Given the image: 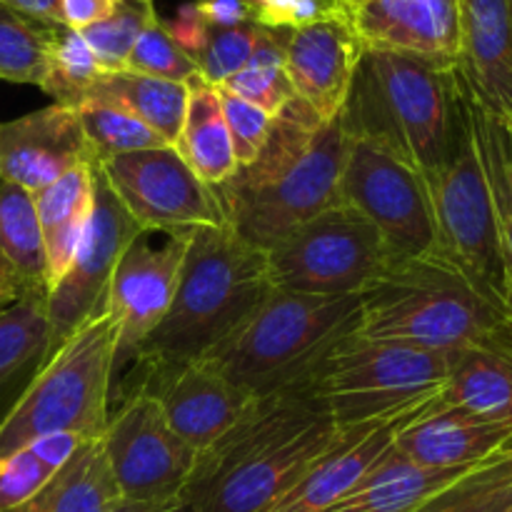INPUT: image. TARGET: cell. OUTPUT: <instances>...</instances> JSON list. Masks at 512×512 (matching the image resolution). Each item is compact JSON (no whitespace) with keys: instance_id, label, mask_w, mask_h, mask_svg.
Instances as JSON below:
<instances>
[{"instance_id":"3","label":"cell","mask_w":512,"mask_h":512,"mask_svg":"<svg viewBox=\"0 0 512 512\" xmlns=\"http://www.w3.org/2000/svg\"><path fill=\"white\" fill-rule=\"evenodd\" d=\"M338 118L348 138L370 140L433 180L468 123V90L455 63L363 48Z\"/></svg>"},{"instance_id":"32","label":"cell","mask_w":512,"mask_h":512,"mask_svg":"<svg viewBox=\"0 0 512 512\" xmlns=\"http://www.w3.org/2000/svg\"><path fill=\"white\" fill-rule=\"evenodd\" d=\"M53 28L55 25L35 23L0 5V80L43 90Z\"/></svg>"},{"instance_id":"30","label":"cell","mask_w":512,"mask_h":512,"mask_svg":"<svg viewBox=\"0 0 512 512\" xmlns=\"http://www.w3.org/2000/svg\"><path fill=\"white\" fill-rule=\"evenodd\" d=\"M470 123H473L475 145H478L480 163L488 178L490 195H493L495 223H498L500 250H503L505 273H508L510 298H512V135L508 128L495 123L470 100Z\"/></svg>"},{"instance_id":"33","label":"cell","mask_w":512,"mask_h":512,"mask_svg":"<svg viewBox=\"0 0 512 512\" xmlns=\"http://www.w3.org/2000/svg\"><path fill=\"white\" fill-rule=\"evenodd\" d=\"M83 128L85 140H88L90 155L95 163L115 158V155L135 153V150L160 148L165 145L158 133L148 128L143 120L130 115L128 110L118 108L105 100L88 98L75 108Z\"/></svg>"},{"instance_id":"49","label":"cell","mask_w":512,"mask_h":512,"mask_svg":"<svg viewBox=\"0 0 512 512\" xmlns=\"http://www.w3.org/2000/svg\"><path fill=\"white\" fill-rule=\"evenodd\" d=\"M368 3H370V0H338L340 10H343V13L348 15V18L355 13V10H360V8H363V5H368Z\"/></svg>"},{"instance_id":"22","label":"cell","mask_w":512,"mask_h":512,"mask_svg":"<svg viewBox=\"0 0 512 512\" xmlns=\"http://www.w3.org/2000/svg\"><path fill=\"white\" fill-rule=\"evenodd\" d=\"M512 445V423L445 408L438 398L395 438L393 450L428 468H473Z\"/></svg>"},{"instance_id":"1","label":"cell","mask_w":512,"mask_h":512,"mask_svg":"<svg viewBox=\"0 0 512 512\" xmlns=\"http://www.w3.org/2000/svg\"><path fill=\"white\" fill-rule=\"evenodd\" d=\"M338 438L313 380L250 400L238 423L198 455L183 498L198 512H263Z\"/></svg>"},{"instance_id":"52","label":"cell","mask_w":512,"mask_h":512,"mask_svg":"<svg viewBox=\"0 0 512 512\" xmlns=\"http://www.w3.org/2000/svg\"><path fill=\"white\" fill-rule=\"evenodd\" d=\"M508 133H510V135H512V130H508Z\"/></svg>"},{"instance_id":"5","label":"cell","mask_w":512,"mask_h":512,"mask_svg":"<svg viewBox=\"0 0 512 512\" xmlns=\"http://www.w3.org/2000/svg\"><path fill=\"white\" fill-rule=\"evenodd\" d=\"M355 335L460 353L512 340V318L438 255L388 263L360 293Z\"/></svg>"},{"instance_id":"31","label":"cell","mask_w":512,"mask_h":512,"mask_svg":"<svg viewBox=\"0 0 512 512\" xmlns=\"http://www.w3.org/2000/svg\"><path fill=\"white\" fill-rule=\"evenodd\" d=\"M288 35L290 30L263 28V35L255 45V53L250 55L248 65L218 88L245 103H253L255 108L265 110L268 115H278L295 98L293 85L285 73Z\"/></svg>"},{"instance_id":"39","label":"cell","mask_w":512,"mask_h":512,"mask_svg":"<svg viewBox=\"0 0 512 512\" xmlns=\"http://www.w3.org/2000/svg\"><path fill=\"white\" fill-rule=\"evenodd\" d=\"M125 70L173 80V83H190L198 75L195 60L170 38L160 18H155L140 33V38L135 40L133 50L128 55V63H125Z\"/></svg>"},{"instance_id":"48","label":"cell","mask_w":512,"mask_h":512,"mask_svg":"<svg viewBox=\"0 0 512 512\" xmlns=\"http://www.w3.org/2000/svg\"><path fill=\"white\" fill-rule=\"evenodd\" d=\"M0 293H23L18 280H15L13 270H10V265L5 263L3 255H0Z\"/></svg>"},{"instance_id":"45","label":"cell","mask_w":512,"mask_h":512,"mask_svg":"<svg viewBox=\"0 0 512 512\" xmlns=\"http://www.w3.org/2000/svg\"><path fill=\"white\" fill-rule=\"evenodd\" d=\"M195 5L210 28H235V25L255 23L248 0H195Z\"/></svg>"},{"instance_id":"34","label":"cell","mask_w":512,"mask_h":512,"mask_svg":"<svg viewBox=\"0 0 512 512\" xmlns=\"http://www.w3.org/2000/svg\"><path fill=\"white\" fill-rule=\"evenodd\" d=\"M512 498V445L455 480L415 512H498Z\"/></svg>"},{"instance_id":"24","label":"cell","mask_w":512,"mask_h":512,"mask_svg":"<svg viewBox=\"0 0 512 512\" xmlns=\"http://www.w3.org/2000/svg\"><path fill=\"white\" fill-rule=\"evenodd\" d=\"M473 468H428L390 450L348 495L325 512H415Z\"/></svg>"},{"instance_id":"25","label":"cell","mask_w":512,"mask_h":512,"mask_svg":"<svg viewBox=\"0 0 512 512\" xmlns=\"http://www.w3.org/2000/svg\"><path fill=\"white\" fill-rule=\"evenodd\" d=\"M438 403L485 420L512 423V340L455 353Z\"/></svg>"},{"instance_id":"10","label":"cell","mask_w":512,"mask_h":512,"mask_svg":"<svg viewBox=\"0 0 512 512\" xmlns=\"http://www.w3.org/2000/svg\"><path fill=\"white\" fill-rule=\"evenodd\" d=\"M388 263L378 230L343 200L265 250L270 285L303 295H360Z\"/></svg>"},{"instance_id":"44","label":"cell","mask_w":512,"mask_h":512,"mask_svg":"<svg viewBox=\"0 0 512 512\" xmlns=\"http://www.w3.org/2000/svg\"><path fill=\"white\" fill-rule=\"evenodd\" d=\"M118 0H60V23L80 30L110 18Z\"/></svg>"},{"instance_id":"35","label":"cell","mask_w":512,"mask_h":512,"mask_svg":"<svg viewBox=\"0 0 512 512\" xmlns=\"http://www.w3.org/2000/svg\"><path fill=\"white\" fill-rule=\"evenodd\" d=\"M100 75H103V68L95 60L90 45L85 43L83 33L63 23L55 25L43 93H48L55 105L75 110L88 98L90 88Z\"/></svg>"},{"instance_id":"28","label":"cell","mask_w":512,"mask_h":512,"mask_svg":"<svg viewBox=\"0 0 512 512\" xmlns=\"http://www.w3.org/2000/svg\"><path fill=\"white\" fill-rule=\"evenodd\" d=\"M103 443L85 440L35 498L8 512H110L118 500Z\"/></svg>"},{"instance_id":"41","label":"cell","mask_w":512,"mask_h":512,"mask_svg":"<svg viewBox=\"0 0 512 512\" xmlns=\"http://www.w3.org/2000/svg\"><path fill=\"white\" fill-rule=\"evenodd\" d=\"M53 475V470L45 468L28 448L5 455L0 460V512L28 503L50 483Z\"/></svg>"},{"instance_id":"21","label":"cell","mask_w":512,"mask_h":512,"mask_svg":"<svg viewBox=\"0 0 512 512\" xmlns=\"http://www.w3.org/2000/svg\"><path fill=\"white\" fill-rule=\"evenodd\" d=\"M145 390L155 395L175 435L198 455L213 448L253 400L203 360L185 365Z\"/></svg>"},{"instance_id":"29","label":"cell","mask_w":512,"mask_h":512,"mask_svg":"<svg viewBox=\"0 0 512 512\" xmlns=\"http://www.w3.org/2000/svg\"><path fill=\"white\" fill-rule=\"evenodd\" d=\"M0 255L23 293L48 295L43 228L33 193L8 180H0Z\"/></svg>"},{"instance_id":"6","label":"cell","mask_w":512,"mask_h":512,"mask_svg":"<svg viewBox=\"0 0 512 512\" xmlns=\"http://www.w3.org/2000/svg\"><path fill=\"white\" fill-rule=\"evenodd\" d=\"M360 295H303L273 288L203 358L250 398L310 380L325 355L355 333Z\"/></svg>"},{"instance_id":"4","label":"cell","mask_w":512,"mask_h":512,"mask_svg":"<svg viewBox=\"0 0 512 512\" xmlns=\"http://www.w3.org/2000/svg\"><path fill=\"white\" fill-rule=\"evenodd\" d=\"M270 290L265 250L240 240L228 225L190 230L173 303L133 358L140 368L133 388H148L203 360Z\"/></svg>"},{"instance_id":"17","label":"cell","mask_w":512,"mask_h":512,"mask_svg":"<svg viewBox=\"0 0 512 512\" xmlns=\"http://www.w3.org/2000/svg\"><path fill=\"white\" fill-rule=\"evenodd\" d=\"M95 163L78 113L48 105L0 123V180L38 193L80 165Z\"/></svg>"},{"instance_id":"20","label":"cell","mask_w":512,"mask_h":512,"mask_svg":"<svg viewBox=\"0 0 512 512\" xmlns=\"http://www.w3.org/2000/svg\"><path fill=\"white\" fill-rule=\"evenodd\" d=\"M350 23L363 48L458 65L460 0H370Z\"/></svg>"},{"instance_id":"42","label":"cell","mask_w":512,"mask_h":512,"mask_svg":"<svg viewBox=\"0 0 512 512\" xmlns=\"http://www.w3.org/2000/svg\"><path fill=\"white\" fill-rule=\"evenodd\" d=\"M163 28L168 30L170 38L195 60V55L203 50L205 40H208L210 33V25L205 23V18L200 15L198 5L193 3H185L180 5L178 13H175L173 20H163Z\"/></svg>"},{"instance_id":"23","label":"cell","mask_w":512,"mask_h":512,"mask_svg":"<svg viewBox=\"0 0 512 512\" xmlns=\"http://www.w3.org/2000/svg\"><path fill=\"white\" fill-rule=\"evenodd\" d=\"M48 358V295L23 293L0 310V423Z\"/></svg>"},{"instance_id":"9","label":"cell","mask_w":512,"mask_h":512,"mask_svg":"<svg viewBox=\"0 0 512 512\" xmlns=\"http://www.w3.org/2000/svg\"><path fill=\"white\" fill-rule=\"evenodd\" d=\"M435 255L453 265L480 295L512 318V298L503 250H500L498 223H495L493 195L475 145L473 123H468L455 143L453 155L433 180Z\"/></svg>"},{"instance_id":"14","label":"cell","mask_w":512,"mask_h":512,"mask_svg":"<svg viewBox=\"0 0 512 512\" xmlns=\"http://www.w3.org/2000/svg\"><path fill=\"white\" fill-rule=\"evenodd\" d=\"M188 235L190 230H140L120 255L105 298L118 325L113 383L168 313L178 288Z\"/></svg>"},{"instance_id":"12","label":"cell","mask_w":512,"mask_h":512,"mask_svg":"<svg viewBox=\"0 0 512 512\" xmlns=\"http://www.w3.org/2000/svg\"><path fill=\"white\" fill-rule=\"evenodd\" d=\"M120 500H165L185 493L198 453L175 435L155 395L130 390L100 438Z\"/></svg>"},{"instance_id":"19","label":"cell","mask_w":512,"mask_h":512,"mask_svg":"<svg viewBox=\"0 0 512 512\" xmlns=\"http://www.w3.org/2000/svg\"><path fill=\"white\" fill-rule=\"evenodd\" d=\"M458 73L470 100L512 130V0H460Z\"/></svg>"},{"instance_id":"43","label":"cell","mask_w":512,"mask_h":512,"mask_svg":"<svg viewBox=\"0 0 512 512\" xmlns=\"http://www.w3.org/2000/svg\"><path fill=\"white\" fill-rule=\"evenodd\" d=\"M83 443L85 440L73 433H53V435H43V438H35L33 443H28L25 448H28L30 453L45 465V468L58 473L60 468L68 465V460L78 453Z\"/></svg>"},{"instance_id":"13","label":"cell","mask_w":512,"mask_h":512,"mask_svg":"<svg viewBox=\"0 0 512 512\" xmlns=\"http://www.w3.org/2000/svg\"><path fill=\"white\" fill-rule=\"evenodd\" d=\"M98 168L140 230L225 225L215 188L190 170L173 145L115 155Z\"/></svg>"},{"instance_id":"40","label":"cell","mask_w":512,"mask_h":512,"mask_svg":"<svg viewBox=\"0 0 512 512\" xmlns=\"http://www.w3.org/2000/svg\"><path fill=\"white\" fill-rule=\"evenodd\" d=\"M218 93L220 103H223L225 125H228L235 160H238V168H245V165H250L258 158L260 148H263L265 138H268L273 115L255 108L253 103H245V100L225 93V90L218 88Z\"/></svg>"},{"instance_id":"18","label":"cell","mask_w":512,"mask_h":512,"mask_svg":"<svg viewBox=\"0 0 512 512\" xmlns=\"http://www.w3.org/2000/svg\"><path fill=\"white\" fill-rule=\"evenodd\" d=\"M360 53L363 45L348 15H333L290 30L285 73L295 98L303 100L323 123L335 120L343 110Z\"/></svg>"},{"instance_id":"16","label":"cell","mask_w":512,"mask_h":512,"mask_svg":"<svg viewBox=\"0 0 512 512\" xmlns=\"http://www.w3.org/2000/svg\"><path fill=\"white\" fill-rule=\"evenodd\" d=\"M430 403L418 405L408 413L393 415V418L338 430V438L333 440V445L300 475L298 483L290 485L263 512H325L333 508L393 450L400 430L415 415L423 413Z\"/></svg>"},{"instance_id":"50","label":"cell","mask_w":512,"mask_h":512,"mask_svg":"<svg viewBox=\"0 0 512 512\" xmlns=\"http://www.w3.org/2000/svg\"><path fill=\"white\" fill-rule=\"evenodd\" d=\"M20 295H23V293H0V310L8 308L10 303H15V300H18Z\"/></svg>"},{"instance_id":"46","label":"cell","mask_w":512,"mask_h":512,"mask_svg":"<svg viewBox=\"0 0 512 512\" xmlns=\"http://www.w3.org/2000/svg\"><path fill=\"white\" fill-rule=\"evenodd\" d=\"M0 5L43 25L60 23V0H0Z\"/></svg>"},{"instance_id":"7","label":"cell","mask_w":512,"mask_h":512,"mask_svg":"<svg viewBox=\"0 0 512 512\" xmlns=\"http://www.w3.org/2000/svg\"><path fill=\"white\" fill-rule=\"evenodd\" d=\"M115 353L118 325L103 305L50 353L0 423V460L43 435L103 438L113 400Z\"/></svg>"},{"instance_id":"27","label":"cell","mask_w":512,"mask_h":512,"mask_svg":"<svg viewBox=\"0 0 512 512\" xmlns=\"http://www.w3.org/2000/svg\"><path fill=\"white\" fill-rule=\"evenodd\" d=\"M88 98L105 100L128 110L153 133H158L165 145H175L188 108V83H173L135 70H115L95 80Z\"/></svg>"},{"instance_id":"8","label":"cell","mask_w":512,"mask_h":512,"mask_svg":"<svg viewBox=\"0 0 512 512\" xmlns=\"http://www.w3.org/2000/svg\"><path fill=\"white\" fill-rule=\"evenodd\" d=\"M455 353L348 335L310 380L335 428H355L408 413L438 398Z\"/></svg>"},{"instance_id":"38","label":"cell","mask_w":512,"mask_h":512,"mask_svg":"<svg viewBox=\"0 0 512 512\" xmlns=\"http://www.w3.org/2000/svg\"><path fill=\"white\" fill-rule=\"evenodd\" d=\"M265 25L243 23L235 28H210L203 50L195 55L198 75L210 85H223L248 65Z\"/></svg>"},{"instance_id":"37","label":"cell","mask_w":512,"mask_h":512,"mask_svg":"<svg viewBox=\"0 0 512 512\" xmlns=\"http://www.w3.org/2000/svg\"><path fill=\"white\" fill-rule=\"evenodd\" d=\"M33 200L43 233L75 220H88L93 210V163L80 165L40 188L33 193Z\"/></svg>"},{"instance_id":"15","label":"cell","mask_w":512,"mask_h":512,"mask_svg":"<svg viewBox=\"0 0 512 512\" xmlns=\"http://www.w3.org/2000/svg\"><path fill=\"white\" fill-rule=\"evenodd\" d=\"M138 233L140 225L123 208L98 163H93V210L83 240L65 278L48 293L50 353L90 315L103 310L115 265Z\"/></svg>"},{"instance_id":"47","label":"cell","mask_w":512,"mask_h":512,"mask_svg":"<svg viewBox=\"0 0 512 512\" xmlns=\"http://www.w3.org/2000/svg\"><path fill=\"white\" fill-rule=\"evenodd\" d=\"M110 512H198L183 495L165 500H115Z\"/></svg>"},{"instance_id":"51","label":"cell","mask_w":512,"mask_h":512,"mask_svg":"<svg viewBox=\"0 0 512 512\" xmlns=\"http://www.w3.org/2000/svg\"><path fill=\"white\" fill-rule=\"evenodd\" d=\"M498 512H512V498H510V500H508V503H505V505H503V508H500Z\"/></svg>"},{"instance_id":"26","label":"cell","mask_w":512,"mask_h":512,"mask_svg":"<svg viewBox=\"0 0 512 512\" xmlns=\"http://www.w3.org/2000/svg\"><path fill=\"white\" fill-rule=\"evenodd\" d=\"M173 148L190 165V170L213 188L233 178L238 170L220 93L200 75H195L188 83V108H185L183 130Z\"/></svg>"},{"instance_id":"36","label":"cell","mask_w":512,"mask_h":512,"mask_svg":"<svg viewBox=\"0 0 512 512\" xmlns=\"http://www.w3.org/2000/svg\"><path fill=\"white\" fill-rule=\"evenodd\" d=\"M155 18V0H118L110 18L83 30L85 43L90 45L103 73L125 70L135 40Z\"/></svg>"},{"instance_id":"2","label":"cell","mask_w":512,"mask_h":512,"mask_svg":"<svg viewBox=\"0 0 512 512\" xmlns=\"http://www.w3.org/2000/svg\"><path fill=\"white\" fill-rule=\"evenodd\" d=\"M345 135L340 118L323 123L300 98L273 115L258 158L215 188L225 225L258 250L340 203Z\"/></svg>"},{"instance_id":"11","label":"cell","mask_w":512,"mask_h":512,"mask_svg":"<svg viewBox=\"0 0 512 512\" xmlns=\"http://www.w3.org/2000/svg\"><path fill=\"white\" fill-rule=\"evenodd\" d=\"M340 200L378 230L390 263L435 255L438 238L430 185L400 155L370 140L348 138Z\"/></svg>"}]
</instances>
